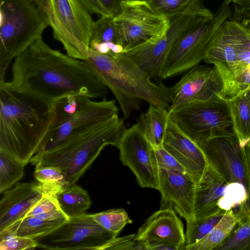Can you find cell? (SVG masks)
Instances as JSON below:
<instances>
[{"label":"cell","instance_id":"1","mask_svg":"<svg viewBox=\"0 0 250 250\" xmlns=\"http://www.w3.org/2000/svg\"><path fill=\"white\" fill-rule=\"evenodd\" d=\"M9 83L51 103L72 94L105 98L108 88L83 61L38 39L14 59Z\"/></svg>","mask_w":250,"mask_h":250},{"label":"cell","instance_id":"2","mask_svg":"<svg viewBox=\"0 0 250 250\" xmlns=\"http://www.w3.org/2000/svg\"><path fill=\"white\" fill-rule=\"evenodd\" d=\"M53 119L51 102L0 82V152L26 166Z\"/></svg>","mask_w":250,"mask_h":250},{"label":"cell","instance_id":"3","mask_svg":"<svg viewBox=\"0 0 250 250\" xmlns=\"http://www.w3.org/2000/svg\"><path fill=\"white\" fill-rule=\"evenodd\" d=\"M93 74L114 94L124 120L140 109L142 101L165 109L170 103L169 88L155 83L131 59L122 53L102 54L89 48L83 61Z\"/></svg>","mask_w":250,"mask_h":250},{"label":"cell","instance_id":"4","mask_svg":"<svg viewBox=\"0 0 250 250\" xmlns=\"http://www.w3.org/2000/svg\"><path fill=\"white\" fill-rule=\"evenodd\" d=\"M125 128L123 119L115 117L73 136L47 152L35 154L30 163L60 168L71 186L89 168L104 147L112 145L118 147Z\"/></svg>","mask_w":250,"mask_h":250},{"label":"cell","instance_id":"5","mask_svg":"<svg viewBox=\"0 0 250 250\" xmlns=\"http://www.w3.org/2000/svg\"><path fill=\"white\" fill-rule=\"evenodd\" d=\"M53 122L35 154L47 152L70 138L119 116L116 100L96 101L72 94L52 103Z\"/></svg>","mask_w":250,"mask_h":250},{"label":"cell","instance_id":"6","mask_svg":"<svg viewBox=\"0 0 250 250\" xmlns=\"http://www.w3.org/2000/svg\"><path fill=\"white\" fill-rule=\"evenodd\" d=\"M0 82L12 60L42 38L48 25L32 0H0Z\"/></svg>","mask_w":250,"mask_h":250},{"label":"cell","instance_id":"7","mask_svg":"<svg viewBox=\"0 0 250 250\" xmlns=\"http://www.w3.org/2000/svg\"><path fill=\"white\" fill-rule=\"evenodd\" d=\"M41 13L66 54L86 60L94 21L80 0H44Z\"/></svg>","mask_w":250,"mask_h":250},{"label":"cell","instance_id":"8","mask_svg":"<svg viewBox=\"0 0 250 250\" xmlns=\"http://www.w3.org/2000/svg\"><path fill=\"white\" fill-rule=\"evenodd\" d=\"M170 120L195 143L235 133L227 100L218 96L168 111Z\"/></svg>","mask_w":250,"mask_h":250},{"label":"cell","instance_id":"9","mask_svg":"<svg viewBox=\"0 0 250 250\" xmlns=\"http://www.w3.org/2000/svg\"><path fill=\"white\" fill-rule=\"evenodd\" d=\"M232 13L230 3L224 0L212 18L194 26L180 37L170 51L161 79L188 70L204 60L215 32Z\"/></svg>","mask_w":250,"mask_h":250},{"label":"cell","instance_id":"10","mask_svg":"<svg viewBox=\"0 0 250 250\" xmlns=\"http://www.w3.org/2000/svg\"><path fill=\"white\" fill-rule=\"evenodd\" d=\"M205 19L203 9L198 6L190 8L168 19V28L161 38L123 53L152 79L161 78L167 58L175 43L190 29Z\"/></svg>","mask_w":250,"mask_h":250},{"label":"cell","instance_id":"11","mask_svg":"<svg viewBox=\"0 0 250 250\" xmlns=\"http://www.w3.org/2000/svg\"><path fill=\"white\" fill-rule=\"evenodd\" d=\"M250 46V28L236 20L224 21L214 35L204 61L213 64L220 74L224 83L222 97L226 99L238 94L234 78L236 58Z\"/></svg>","mask_w":250,"mask_h":250},{"label":"cell","instance_id":"12","mask_svg":"<svg viewBox=\"0 0 250 250\" xmlns=\"http://www.w3.org/2000/svg\"><path fill=\"white\" fill-rule=\"evenodd\" d=\"M118 233L103 228L93 214L70 218L48 234L35 239L37 248L53 250H107Z\"/></svg>","mask_w":250,"mask_h":250},{"label":"cell","instance_id":"13","mask_svg":"<svg viewBox=\"0 0 250 250\" xmlns=\"http://www.w3.org/2000/svg\"><path fill=\"white\" fill-rule=\"evenodd\" d=\"M113 19L118 43L124 52L161 38L169 27L168 20L155 12L146 0L123 1L121 13Z\"/></svg>","mask_w":250,"mask_h":250},{"label":"cell","instance_id":"14","mask_svg":"<svg viewBox=\"0 0 250 250\" xmlns=\"http://www.w3.org/2000/svg\"><path fill=\"white\" fill-rule=\"evenodd\" d=\"M117 148L121 161L136 176L139 186L157 189L159 167L154 149L136 124L125 129Z\"/></svg>","mask_w":250,"mask_h":250},{"label":"cell","instance_id":"15","mask_svg":"<svg viewBox=\"0 0 250 250\" xmlns=\"http://www.w3.org/2000/svg\"><path fill=\"white\" fill-rule=\"evenodd\" d=\"M223 90L222 79L214 66L197 65L169 88L170 103L168 111L189 103L222 97Z\"/></svg>","mask_w":250,"mask_h":250},{"label":"cell","instance_id":"16","mask_svg":"<svg viewBox=\"0 0 250 250\" xmlns=\"http://www.w3.org/2000/svg\"><path fill=\"white\" fill-rule=\"evenodd\" d=\"M196 144L207 163L227 182L241 183L247 189L241 146L235 133L213 137Z\"/></svg>","mask_w":250,"mask_h":250},{"label":"cell","instance_id":"17","mask_svg":"<svg viewBox=\"0 0 250 250\" xmlns=\"http://www.w3.org/2000/svg\"><path fill=\"white\" fill-rule=\"evenodd\" d=\"M65 188L33 181L18 183L14 188L5 190L0 201V231L23 218L44 196Z\"/></svg>","mask_w":250,"mask_h":250},{"label":"cell","instance_id":"18","mask_svg":"<svg viewBox=\"0 0 250 250\" xmlns=\"http://www.w3.org/2000/svg\"><path fill=\"white\" fill-rule=\"evenodd\" d=\"M196 182L187 172L159 167L161 209H173L188 222L193 219Z\"/></svg>","mask_w":250,"mask_h":250},{"label":"cell","instance_id":"19","mask_svg":"<svg viewBox=\"0 0 250 250\" xmlns=\"http://www.w3.org/2000/svg\"><path fill=\"white\" fill-rule=\"evenodd\" d=\"M134 240L147 242H163L184 250L186 234L184 225L172 209H161L149 216L139 229Z\"/></svg>","mask_w":250,"mask_h":250},{"label":"cell","instance_id":"20","mask_svg":"<svg viewBox=\"0 0 250 250\" xmlns=\"http://www.w3.org/2000/svg\"><path fill=\"white\" fill-rule=\"evenodd\" d=\"M163 147L197 182L208 163L198 145L169 118Z\"/></svg>","mask_w":250,"mask_h":250},{"label":"cell","instance_id":"21","mask_svg":"<svg viewBox=\"0 0 250 250\" xmlns=\"http://www.w3.org/2000/svg\"><path fill=\"white\" fill-rule=\"evenodd\" d=\"M229 183L208 163L200 179L196 183L193 219L208 216L221 209L218 203L224 196Z\"/></svg>","mask_w":250,"mask_h":250},{"label":"cell","instance_id":"22","mask_svg":"<svg viewBox=\"0 0 250 250\" xmlns=\"http://www.w3.org/2000/svg\"><path fill=\"white\" fill-rule=\"evenodd\" d=\"M169 119L167 109L149 105L147 111L141 114L136 124L146 140L156 148L163 146Z\"/></svg>","mask_w":250,"mask_h":250},{"label":"cell","instance_id":"23","mask_svg":"<svg viewBox=\"0 0 250 250\" xmlns=\"http://www.w3.org/2000/svg\"><path fill=\"white\" fill-rule=\"evenodd\" d=\"M226 100L231 112L233 131L240 144L250 140V87Z\"/></svg>","mask_w":250,"mask_h":250},{"label":"cell","instance_id":"24","mask_svg":"<svg viewBox=\"0 0 250 250\" xmlns=\"http://www.w3.org/2000/svg\"><path fill=\"white\" fill-rule=\"evenodd\" d=\"M64 219L44 220L28 216L19 220L0 233L36 239L50 232L64 222Z\"/></svg>","mask_w":250,"mask_h":250},{"label":"cell","instance_id":"25","mask_svg":"<svg viewBox=\"0 0 250 250\" xmlns=\"http://www.w3.org/2000/svg\"><path fill=\"white\" fill-rule=\"evenodd\" d=\"M56 195L61 209L69 218L86 213L91 204L87 191L76 183L62 189Z\"/></svg>","mask_w":250,"mask_h":250},{"label":"cell","instance_id":"26","mask_svg":"<svg viewBox=\"0 0 250 250\" xmlns=\"http://www.w3.org/2000/svg\"><path fill=\"white\" fill-rule=\"evenodd\" d=\"M238 223L232 208L226 211L217 225L206 236L185 250H212L219 246L230 234Z\"/></svg>","mask_w":250,"mask_h":250},{"label":"cell","instance_id":"27","mask_svg":"<svg viewBox=\"0 0 250 250\" xmlns=\"http://www.w3.org/2000/svg\"><path fill=\"white\" fill-rule=\"evenodd\" d=\"M226 211L221 209L214 214L187 222L185 249L196 243L209 233L221 220Z\"/></svg>","mask_w":250,"mask_h":250},{"label":"cell","instance_id":"28","mask_svg":"<svg viewBox=\"0 0 250 250\" xmlns=\"http://www.w3.org/2000/svg\"><path fill=\"white\" fill-rule=\"evenodd\" d=\"M215 250H250V212L238 219L229 236Z\"/></svg>","mask_w":250,"mask_h":250},{"label":"cell","instance_id":"29","mask_svg":"<svg viewBox=\"0 0 250 250\" xmlns=\"http://www.w3.org/2000/svg\"><path fill=\"white\" fill-rule=\"evenodd\" d=\"M25 165L0 152V193L10 189L24 175Z\"/></svg>","mask_w":250,"mask_h":250},{"label":"cell","instance_id":"30","mask_svg":"<svg viewBox=\"0 0 250 250\" xmlns=\"http://www.w3.org/2000/svg\"><path fill=\"white\" fill-rule=\"evenodd\" d=\"M54 192L44 196L26 214L25 217L34 216L44 220L64 219L69 218L61 209Z\"/></svg>","mask_w":250,"mask_h":250},{"label":"cell","instance_id":"31","mask_svg":"<svg viewBox=\"0 0 250 250\" xmlns=\"http://www.w3.org/2000/svg\"><path fill=\"white\" fill-rule=\"evenodd\" d=\"M157 13L167 19L172 18L195 6L203 3V0H146Z\"/></svg>","mask_w":250,"mask_h":250},{"label":"cell","instance_id":"32","mask_svg":"<svg viewBox=\"0 0 250 250\" xmlns=\"http://www.w3.org/2000/svg\"><path fill=\"white\" fill-rule=\"evenodd\" d=\"M94 220L107 230L119 234L121 230L132 221L123 208L111 209L93 214Z\"/></svg>","mask_w":250,"mask_h":250},{"label":"cell","instance_id":"33","mask_svg":"<svg viewBox=\"0 0 250 250\" xmlns=\"http://www.w3.org/2000/svg\"><path fill=\"white\" fill-rule=\"evenodd\" d=\"M107 42L119 43L117 30L113 17L101 16L93 21L90 43Z\"/></svg>","mask_w":250,"mask_h":250},{"label":"cell","instance_id":"34","mask_svg":"<svg viewBox=\"0 0 250 250\" xmlns=\"http://www.w3.org/2000/svg\"><path fill=\"white\" fill-rule=\"evenodd\" d=\"M34 176L39 182L51 185H61L65 187L69 186L61 169L54 166H35Z\"/></svg>","mask_w":250,"mask_h":250},{"label":"cell","instance_id":"35","mask_svg":"<svg viewBox=\"0 0 250 250\" xmlns=\"http://www.w3.org/2000/svg\"><path fill=\"white\" fill-rule=\"evenodd\" d=\"M37 247L34 239L0 233V250H33Z\"/></svg>","mask_w":250,"mask_h":250},{"label":"cell","instance_id":"36","mask_svg":"<svg viewBox=\"0 0 250 250\" xmlns=\"http://www.w3.org/2000/svg\"><path fill=\"white\" fill-rule=\"evenodd\" d=\"M156 161L159 167L187 172L184 167L163 146L154 148Z\"/></svg>","mask_w":250,"mask_h":250},{"label":"cell","instance_id":"37","mask_svg":"<svg viewBox=\"0 0 250 250\" xmlns=\"http://www.w3.org/2000/svg\"><path fill=\"white\" fill-rule=\"evenodd\" d=\"M234 17L235 20L250 28V0H242L234 4Z\"/></svg>","mask_w":250,"mask_h":250},{"label":"cell","instance_id":"38","mask_svg":"<svg viewBox=\"0 0 250 250\" xmlns=\"http://www.w3.org/2000/svg\"><path fill=\"white\" fill-rule=\"evenodd\" d=\"M240 145L245 170L247 190L250 207V140Z\"/></svg>","mask_w":250,"mask_h":250},{"label":"cell","instance_id":"39","mask_svg":"<svg viewBox=\"0 0 250 250\" xmlns=\"http://www.w3.org/2000/svg\"><path fill=\"white\" fill-rule=\"evenodd\" d=\"M80 0L91 14H99L101 16H110L99 0Z\"/></svg>","mask_w":250,"mask_h":250},{"label":"cell","instance_id":"40","mask_svg":"<svg viewBox=\"0 0 250 250\" xmlns=\"http://www.w3.org/2000/svg\"><path fill=\"white\" fill-rule=\"evenodd\" d=\"M125 0H99L109 15L114 18L121 12V3Z\"/></svg>","mask_w":250,"mask_h":250},{"label":"cell","instance_id":"41","mask_svg":"<svg viewBox=\"0 0 250 250\" xmlns=\"http://www.w3.org/2000/svg\"><path fill=\"white\" fill-rule=\"evenodd\" d=\"M147 243V250H177L175 247L163 242H153Z\"/></svg>","mask_w":250,"mask_h":250},{"label":"cell","instance_id":"42","mask_svg":"<svg viewBox=\"0 0 250 250\" xmlns=\"http://www.w3.org/2000/svg\"><path fill=\"white\" fill-rule=\"evenodd\" d=\"M229 3H232L234 4H236L241 2L242 0H227Z\"/></svg>","mask_w":250,"mask_h":250}]
</instances>
